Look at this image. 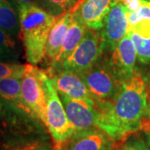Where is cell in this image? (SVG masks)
<instances>
[{"mask_svg": "<svg viewBox=\"0 0 150 150\" xmlns=\"http://www.w3.org/2000/svg\"><path fill=\"white\" fill-rule=\"evenodd\" d=\"M0 97L16 107L30 111L22 97L21 79L5 78L0 79Z\"/></svg>", "mask_w": 150, "mask_h": 150, "instance_id": "2e32d148", "label": "cell"}, {"mask_svg": "<svg viewBox=\"0 0 150 150\" xmlns=\"http://www.w3.org/2000/svg\"><path fill=\"white\" fill-rule=\"evenodd\" d=\"M2 60H3V59H2V57L0 56V61H2Z\"/></svg>", "mask_w": 150, "mask_h": 150, "instance_id": "f1b7e54d", "label": "cell"}, {"mask_svg": "<svg viewBox=\"0 0 150 150\" xmlns=\"http://www.w3.org/2000/svg\"><path fill=\"white\" fill-rule=\"evenodd\" d=\"M46 126L30 111L16 107L0 97V150H14L49 141Z\"/></svg>", "mask_w": 150, "mask_h": 150, "instance_id": "7a4b0ae2", "label": "cell"}, {"mask_svg": "<svg viewBox=\"0 0 150 150\" xmlns=\"http://www.w3.org/2000/svg\"><path fill=\"white\" fill-rule=\"evenodd\" d=\"M145 139H146L148 144L149 145L150 147V132H146V134H145Z\"/></svg>", "mask_w": 150, "mask_h": 150, "instance_id": "4316f807", "label": "cell"}, {"mask_svg": "<svg viewBox=\"0 0 150 150\" xmlns=\"http://www.w3.org/2000/svg\"><path fill=\"white\" fill-rule=\"evenodd\" d=\"M115 141L98 127L77 130L65 142L56 144L64 150H112Z\"/></svg>", "mask_w": 150, "mask_h": 150, "instance_id": "30bf717a", "label": "cell"}, {"mask_svg": "<svg viewBox=\"0 0 150 150\" xmlns=\"http://www.w3.org/2000/svg\"><path fill=\"white\" fill-rule=\"evenodd\" d=\"M103 53L100 31L88 28L74 50L54 72L48 74L51 75L59 71H71L82 75L98 63Z\"/></svg>", "mask_w": 150, "mask_h": 150, "instance_id": "277c9868", "label": "cell"}, {"mask_svg": "<svg viewBox=\"0 0 150 150\" xmlns=\"http://www.w3.org/2000/svg\"><path fill=\"white\" fill-rule=\"evenodd\" d=\"M68 118L77 130L96 127L97 109L95 103L71 98L59 94Z\"/></svg>", "mask_w": 150, "mask_h": 150, "instance_id": "8fae6325", "label": "cell"}, {"mask_svg": "<svg viewBox=\"0 0 150 150\" xmlns=\"http://www.w3.org/2000/svg\"><path fill=\"white\" fill-rule=\"evenodd\" d=\"M45 90L46 128L56 144H59L69 139L76 129L69 120L59 93L48 74L45 81Z\"/></svg>", "mask_w": 150, "mask_h": 150, "instance_id": "8992f818", "label": "cell"}, {"mask_svg": "<svg viewBox=\"0 0 150 150\" xmlns=\"http://www.w3.org/2000/svg\"><path fill=\"white\" fill-rule=\"evenodd\" d=\"M147 79L136 69L129 79L121 83L110 101L96 106V127L115 142H119L141 129L148 106Z\"/></svg>", "mask_w": 150, "mask_h": 150, "instance_id": "6da1fadb", "label": "cell"}, {"mask_svg": "<svg viewBox=\"0 0 150 150\" xmlns=\"http://www.w3.org/2000/svg\"><path fill=\"white\" fill-rule=\"evenodd\" d=\"M103 57L113 74L120 83L129 79L136 70L138 61L137 51L130 35H127L117 44V46Z\"/></svg>", "mask_w": 150, "mask_h": 150, "instance_id": "ba28073f", "label": "cell"}, {"mask_svg": "<svg viewBox=\"0 0 150 150\" xmlns=\"http://www.w3.org/2000/svg\"><path fill=\"white\" fill-rule=\"evenodd\" d=\"M25 69V65L16 63H2L0 62V79L5 78L21 79Z\"/></svg>", "mask_w": 150, "mask_h": 150, "instance_id": "7402d4cb", "label": "cell"}, {"mask_svg": "<svg viewBox=\"0 0 150 150\" xmlns=\"http://www.w3.org/2000/svg\"><path fill=\"white\" fill-rule=\"evenodd\" d=\"M134 41L138 61L143 64H150V38H144L134 33H128Z\"/></svg>", "mask_w": 150, "mask_h": 150, "instance_id": "ffe728a7", "label": "cell"}, {"mask_svg": "<svg viewBox=\"0 0 150 150\" xmlns=\"http://www.w3.org/2000/svg\"><path fill=\"white\" fill-rule=\"evenodd\" d=\"M54 150H64L62 148H60L59 146H58V145H56L55 146V148L54 149Z\"/></svg>", "mask_w": 150, "mask_h": 150, "instance_id": "83f0119b", "label": "cell"}, {"mask_svg": "<svg viewBox=\"0 0 150 150\" xmlns=\"http://www.w3.org/2000/svg\"><path fill=\"white\" fill-rule=\"evenodd\" d=\"M123 5L125 7L126 10L130 12L139 10L142 4V0H119Z\"/></svg>", "mask_w": 150, "mask_h": 150, "instance_id": "cb8c5ba5", "label": "cell"}, {"mask_svg": "<svg viewBox=\"0 0 150 150\" xmlns=\"http://www.w3.org/2000/svg\"><path fill=\"white\" fill-rule=\"evenodd\" d=\"M141 129L145 132H150V96L148 98V106L142 121Z\"/></svg>", "mask_w": 150, "mask_h": 150, "instance_id": "d4e9b609", "label": "cell"}, {"mask_svg": "<svg viewBox=\"0 0 150 150\" xmlns=\"http://www.w3.org/2000/svg\"><path fill=\"white\" fill-rule=\"evenodd\" d=\"M19 54V49L14 37L0 28V56L3 60L17 61L20 56Z\"/></svg>", "mask_w": 150, "mask_h": 150, "instance_id": "ac0fdd59", "label": "cell"}, {"mask_svg": "<svg viewBox=\"0 0 150 150\" xmlns=\"http://www.w3.org/2000/svg\"><path fill=\"white\" fill-rule=\"evenodd\" d=\"M79 0H38V5L59 18L71 11Z\"/></svg>", "mask_w": 150, "mask_h": 150, "instance_id": "d6986e66", "label": "cell"}, {"mask_svg": "<svg viewBox=\"0 0 150 150\" xmlns=\"http://www.w3.org/2000/svg\"><path fill=\"white\" fill-rule=\"evenodd\" d=\"M87 29L88 28L86 27L83 24V23L78 18L73 9L72 20L70 23L69 28L67 31V33L65 35L62 48L60 49V52L54 64L48 69L47 74H50L54 72V70L68 58V56L74 50V48L78 46V44L80 43L81 40L83 39V38L85 34Z\"/></svg>", "mask_w": 150, "mask_h": 150, "instance_id": "9a60e30c", "label": "cell"}, {"mask_svg": "<svg viewBox=\"0 0 150 150\" xmlns=\"http://www.w3.org/2000/svg\"><path fill=\"white\" fill-rule=\"evenodd\" d=\"M80 76L95 100L96 106L110 101L122 83L113 74L103 55L90 69Z\"/></svg>", "mask_w": 150, "mask_h": 150, "instance_id": "52a82bcc", "label": "cell"}, {"mask_svg": "<svg viewBox=\"0 0 150 150\" xmlns=\"http://www.w3.org/2000/svg\"><path fill=\"white\" fill-rule=\"evenodd\" d=\"M46 71L36 65H25L21 78L22 97L23 102L46 126Z\"/></svg>", "mask_w": 150, "mask_h": 150, "instance_id": "5b68a950", "label": "cell"}, {"mask_svg": "<svg viewBox=\"0 0 150 150\" xmlns=\"http://www.w3.org/2000/svg\"><path fill=\"white\" fill-rule=\"evenodd\" d=\"M48 76L59 94H63L74 99L95 103L79 74L71 71H59Z\"/></svg>", "mask_w": 150, "mask_h": 150, "instance_id": "4fadbf2b", "label": "cell"}, {"mask_svg": "<svg viewBox=\"0 0 150 150\" xmlns=\"http://www.w3.org/2000/svg\"><path fill=\"white\" fill-rule=\"evenodd\" d=\"M0 28L14 38L20 32L19 14L8 0H0Z\"/></svg>", "mask_w": 150, "mask_h": 150, "instance_id": "e0dca14e", "label": "cell"}, {"mask_svg": "<svg viewBox=\"0 0 150 150\" xmlns=\"http://www.w3.org/2000/svg\"><path fill=\"white\" fill-rule=\"evenodd\" d=\"M14 150H54V148L49 141H44L26 145Z\"/></svg>", "mask_w": 150, "mask_h": 150, "instance_id": "603a6c76", "label": "cell"}, {"mask_svg": "<svg viewBox=\"0 0 150 150\" xmlns=\"http://www.w3.org/2000/svg\"><path fill=\"white\" fill-rule=\"evenodd\" d=\"M18 14L19 37L26 59L29 64L37 65L44 59L48 34L58 18L37 4L18 7Z\"/></svg>", "mask_w": 150, "mask_h": 150, "instance_id": "3957f363", "label": "cell"}, {"mask_svg": "<svg viewBox=\"0 0 150 150\" xmlns=\"http://www.w3.org/2000/svg\"><path fill=\"white\" fill-rule=\"evenodd\" d=\"M18 7L23 5H31V4H37L38 0H13Z\"/></svg>", "mask_w": 150, "mask_h": 150, "instance_id": "484cf974", "label": "cell"}, {"mask_svg": "<svg viewBox=\"0 0 150 150\" xmlns=\"http://www.w3.org/2000/svg\"><path fill=\"white\" fill-rule=\"evenodd\" d=\"M118 1L119 0H79L74 11L88 28L100 31L107 14Z\"/></svg>", "mask_w": 150, "mask_h": 150, "instance_id": "7c38bea8", "label": "cell"}, {"mask_svg": "<svg viewBox=\"0 0 150 150\" xmlns=\"http://www.w3.org/2000/svg\"><path fill=\"white\" fill-rule=\"evenodd\" d=\"M112 150H150L146 139L134 134L121 140V144L114 146Z\"/></svg>", "mask_w": 150, "mask_h": 150, "instance_id": "44dd1931", "label": "cell"}, {"mask_svg": "<svg viewBox=\"0 0 150 150\" xmlns=\"http://www.w3.org/2000/svg\"><path fill=\"white\" fill-rule=\"evenodd\" d=\"M73 9L59 17L49 32L47 43H46L45 56L43 59V61L47 62L49 67L56 60L60 52V49L62 48L65 35L67 33L72 20Z\"/></svg>", "mask_w": 150, "mask_h": 150, "instance_id": "5bb4252c", "label": "cell"}, {"mask_svg": "<svg viewBox=\"0 0 150 150\" xmlns=\"http://www.w3.org/2000/svg\"><path fill=\"white\" fill-rule=\"evenodd\" d=\"M129 21L125 7L118 1L103 22V27L100 30L103 45V54H108L115 48L128 33Z\"/></svg>", "mask_w": 150, "mask_h": 150, "instance_id": "9c48e42d", "label": "cell"}]
</instances>
